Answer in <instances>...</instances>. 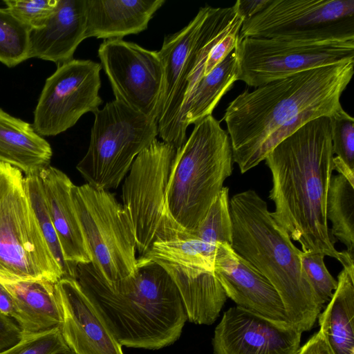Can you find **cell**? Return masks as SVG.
Listing matches in <instances>:
<instances>
[{"mask_svg":"<svg viewBox=\"0 0 354 354\" xmlns=\"http://www.w3.org/2000/svg\"><path fill=\"white\" fill-rule=\"evenodd\" d=\"M353 68L351 60L299 72L246 89L233 100L223 120L241 173L257 166L306 122L342 110L340 97Z\"/></svg>","mask_w":354,"mask_h":354,"instance_id":"6da1fadb","label":"cell"},{"mask_svg":"<svg viewBox=\"0 0 354 354\" xmlns=\"http://www.w3.org/2000/svg\"><path fill=\"white\" fill-rule=\"evenodd\" d=\"M334 157L330 118L322 116L283 139L264 160L272 174L271 216L301 251L334 258L344 267L354 265V257L335 249L326 218Z\"/></svg>","mask_w":354,"mask_h":354,"instance_id":"7a4b0ae2","label":"cell"},{"mask_svg":"<svg viewBox=\"0 0 354 354\" xmlns=\"http://www.w3.org/2000/svg\"><path fill=\"white\" fill-rule=\"evenodd\" d=\"M75 279L122 346L158 350L180 336L187 317L166 270L146 257L134 273L109 283L91 263H78Z\"/></svg>","mask_w":354,"mask_h":354,"instance_id":"3957f363","label":"cell"},{"mask_svg":"<svg viewBox=\"0 0 354 354\" xmlns=\"http://www.w3.org/2000/svg\"><path fill=\"white\" fill-rule=\"evenodd\" d=\"M230 245L274 286L290 324L300 332L313 326L323 307L301 263L300 252L271 216L266 201L248 189L229 200Z\"/></svg>","mask_w":354,"mask_h":354,"instance_id":"277c9868","label":"cell"},{"mask_svg":"<svg viewBox=\"0 0 354 354\" xmlns=\"http://www.w3.org/2000/svg\"><path fill=\"white\" fill-rule=\"evenodd\" d=\"M228 133L212 115L194 124L177 149L165 199L167 212L183 230L192 233L205 218L233 171Z\"/></svg>","mask_w":354,"mask_h":354,"instance_id":"5b68a950","label":"cell"},{"mask_svg":"<svg viewBox=\"0 0 354 354\" xmlns=\"http://www.w3.org/2000/svg\"><path fill=\"white\" fill-rule=\"evenodd\" d=\"M63 272L43 236L21 171L0 162V283L46 279Z\"/></svg>","mask_w":354,"mask_h":354,"instance_id":"8992f818","label":"cell"},{"mask_svg":"<svg viewBox=\"0 0 354 354\" xmlns=\"http://www.w3.org/2000/svg\"><path fill=\"white\" fill-rule=\"evenodd\" d=\"M88 150L76 168L93 187L116 189L137 156L158 135L153 118L114 100L94 113Z\"/></svg>","mask_w":354,"mask_h":354,"instance_id":"52a82bcc","label":"cell"},{"mask_svg":"<svg viewBox=\"0 0 354 354\" xmlns=\"http://www.w3.org/2000/svg\"><path fill=\"white\" fill-rule=\"evenodd\" d=\"M177 149L155 139L133 162L122 191L123 206L131 221L136 250L145 255L153 244L187 236L169 216L166 189Z\"/></svg>","mask_w":354,"mask_h":354,"instance_id":"ba28073f","label":"cell"},{"mask_svg":"<svg viewBox=\"0 0 354 354\" xmlns=\"http://www.w3.org/2000/svg\"><path fill=\"white\" fill-rule=\"evenodd\" d=\"M71 196L91 263L109 283L134 273L136 240L124 206L109 191L73 185Z\"/></svg>","mask_w":354,"mask_h":354,"instance_id":"9c48e42d","label":"cell"},{"mask_svg":"<svg viewBox=\"0 0 354 354\" xmlns=\"http://www.w3.org/2000/svg\"><path fill=\"white\" fill-rule=\"evenodd\" d=\"M237 80L257 87L312 68L354 60V38L299 40L239 38Z\"/></svg>","mask_w":354,"mask_h":354,"instance_id":"30bf717a","label":"cell"},{"mask_svg":"<svg viewBox=\"0 0 354 354\" xmlns=\"http://www.w3.org/2000/svg\"><path fill=\"white\" fill-rule=\"evenodd\" d=\"M354 38L353 0H270L243 22L239 38Z\"/></svg>","mask_w":354,"mask_h":354,"instance_id":"8fae6325","label":"cell"},{"mask_svg":"<svg viewBox=\"0 0 354 354\" xmlns=\"http://www.w3.org/2000/svg\"><path fill=\"white\" fill-rule=\"evenodd\" d=\"M209 6L199 9L183 29L165 36L158 55L162 67V84L156 122L162 141L176 149L186 141L187 129L181 119L188 82L201 63L204 37L202 24Z\"/></svg>","mask_w":354,"mask_h":354,"instance_id":"7c38bea8","label":"cell"},{"mask_svg":"<svg viewBox=\"0 0 354 354\" xmlns=\"http://www.w3.org/2000/svg\"><path fill=\"white\" fill-rule=\"evenodd\" d=\"M101 64L72 59L57 66L44 84L34 111L33 127L43 136H53L73 127L103 102L99 95Z\"/></svg>","mask_w":354,"mask_h":354,"instance_id":"4fadbf2b","label":"cell"},{"mask_svg":"<svg viewBox=\"0 0 354 354\" xmlns=\"http://www.w3.org/2000/svg\"><path fill=\"white\" fill-rule=\"evenodd\" d=\"M97 53L115 100L156 120L162 84L158 51L113 39L104 40Z\"/></svg>","mask_w":354,"mask_h":354,"instance_id":"5bb4252c","label":"cell"},{"mask_svg":"<svg viewBox=\"0 0 354 354\" xmlns=\"http://www.w3.org/2000/svg\"><path fill=\"white\" fill-rule=\"evenodd\" d=\"M301 332L239 306L230 308L214 330V354H296Z\"/></svg>","mask_w":354,"mask_h":354,"instance_id":"9a60e30c","label":"cell"},{"mask_svg":"<svg viewBox=\"0 0 354 354\" xmlns=\"http://www.w3.org/2000/svg\"><path fill=\"white\" fill-rule=\"evenodd\" d=\"M214 272L236 306L280 324H290L283 302L271 283L227 243H217Z\"/></svg>","mask_w":354,"mask_h":354,"instance_id":"2e32d148","label":"cell"},{"mask_svg":"<svg viewBox=\"0 0 354 354\" xmlns=\"http://www.w3.org/2000/svg\"><path fill=\"white\" fill-rule=\"evenodd\" d=\"M63 339L75 354H124L76 279L55 283Z\"/></svg>","mask_w":354,"mask_h":354,"instance_id":"e0dca14e","label":"cell"},{"mask_svg":"<svg viewBox=\"0 0 354 354\" xmlns=\"http://www.w3.org/2000/svg\"><path fill=\"white\" fill-rule=\"evenodd\" d=\"M86 0H57L44 26L30 30V58L36 57L60 65L73 59L85 39Z\"/></svg>","mask_w":354,"mask_h":354,"instance_id":"ac0fdd59","label":"cell"},{"mask_svg":"<svg viewBox=\"0 0 354 354\" xmlns=\"http://www.w3.org/2000/svg\"><path fill=\"white\" fill-rule=\"evenodd\" d=\"M49 215L64 259L73 267L91 262L71 196L74 185L61 170L48 166L39 172Z\"/></svg>","mask_w":354,"mask_h":354,"instance_id":"d6986e66","label":"cell"},{"mask_svg":"<svg viewBox=\"0 0 354 354\" xmlns=\"http://www.w3.org/2000/svg\"><path fill=\"white\" fill-rule=\"evenodd\" d=\"M165 0H86V37L122 39L147 28Z\"/></svg>","mask_w":354,"mask_h":354,"instance_id":"ffe728a7","label":"cell"},{"mask_svg":"<svg viewBox=\"0 0 354 354\" xmlns=\"http://www.w3.org/2000/svg\"><path fill=\"white\" fill-rule=\"evenodd\" d=\"M156 262L166 270L175 283L187 319L196 324H212L227 298L214 270Z\"/></svg>","mask_w":354,"mask_h":354,"instance_id":"44dd1931","label":"cell"},{"mask_svg":"<svg viewBox=\"0 0 354 354\" xmlns=\"http://www.w3.org/2000/svg\"><path fill=\"white\" fill-rule=\"evenodd\" d=\"M55 283L46 279L3 283L12 297L13 318L24 335L59 327L62 316Z\"/></svg>","mask_w":354,"mask_h":354,"instance_id":"7402d4cb","label":"cell"},{"mask_svg":"<svg viewBox=\"0 0 354 354\" xmlns=\"http://www.w3.org/2000/svg\"><path fill=\"white\" fill-rule=\"evenodd\" d=\"M52 154L50 144L31 124L0 109V162L35 174L49 166Z\"/></svg>","mask_w":354,"mask_h":354,"instance_id":"603a6c76","label":"cell"},{"mask_svg":"<svg viewBox=\"0 0 354 354\" xmlns=\"http://www.w3.org/2000/svg\"><path fill=\"white\" fill-rule=\"evenodd\" d=\"M328 302L317 317L320 328L336 354H354V266L343 267Z\"/></svg>","mask_w":354,"mask_h":354,"instance_id":"cb8c5ba5","label":"cell"},{"mask_svg":"<svg viewBox=\"0 0 354 354\" xmlns=\"http://www.w3.org/2000/svg\"><path fill=\"white\" fill-rule=\"evenodd\" d=\"M237 61L232 51L209 73L203 76L186 97L182 109L181 119L187 129L212 115L223 96L237 81Z\"/></svg>","mask_w":354,"mask_h":354,"instance_id":"d4e9b609","label":"cell"},{"mask_svg":"<svg viewBox=\"0 0 354 354\" xmlns=\"http://www.w3.org/2000/svg\"><path fill=\"white\" fill-rule=\"evenodd\" d=\"M326 218L332 223L331 236L344 243L346 251L354 257V185L341 174L330 180Z\"/></svg>","mask_w":354,"mask_h":354,"instance_id":"484cf974","label":"cell"},{"mask_svg":"<svg viewBox=\"0 0 354 354\" xmlns=\"http://www.w3.org/2000/svg\"><path fill=\"white\" fill-rule=\"evenodd\" d=\"M216 248V245L207 243L190 233L183 237L156 242L143 257L156 261L214 270Z\"/></svg>","mask_w":354,"mask_h":354,"instance_id":"4316f807","label":"cell"},{"mask_svg":"<svg viewBox=\"0 0 354 354\" xmlns=\"http://www.w3.org/2000/svg\"><path fill=\"white\" fill-rule=\"evenodd\" d=\"M24 178L30 202L41 233L53 257L62 270L63 278L75 279V267L70 265L64 259L57 232L49 215L39 174L26 175Z\"/></svg>","mask_w":354,"mask_h":354,"instance_id":"83f0119b","label":"cell"},{"mask_svg":"<svg viewBox=\"0 0 354 354\" xmlns=\"http://www.w3.org/2000/svg\"><path fill=\"white\" fill-rule=\"evenodd\" d=\"M30 32L7 8H0V62L14 67L30 59Z\"/></svg>","mask_w":354,"mask_h":354,"instance_id":"f1b7e54d","label":"cell"},{"mask_svg":"<svg viewBox=\"0 0 354 354\" xmlns=\"http://www.w3.org/2000/svg\"><path fill=\"white\" fill-rule=\"evenodd\" d=\"M329 118L334 169L354 185V119L343 109Z\"/></svg>","mask_w":354,"mask_h":354,"instance_id":"f546056e","label":"cell"},{"mask_svg":"<svg viewBox=\"0 0 354 354\" xmlns=\"http://www.w3.org/2000/svg\"><path fill=\"white\" fill-rule=\"evenodd\" d=\"M229 200V188L223 187L204 220L192 234L209 244L227 243L230 245L232 223Z\"/></svg>","mask_w":354,"mask_h":354,"instance_id":"4dcf8cb0","label":"cell"},{"mask_svg":"<svg viewBox=\"0 0 354 354\" xmlns=\"http://www.w3.org/2000/svg\"><path fill=\"white\" fill-rule=\"evenodd\" d=\"M303 270L320 304L329 301L337 286V281L328 272L324 255L321 253L300 252Z\"/></svg>","mask_w":354,"mask_h":354,"instance_id":"1f68e13d","label":"cell"},{"mask_svg":"<svg viewBox=\"0 0 354 354\" xmlns=\"http://www.w3.org/2000/svg\"><path fill=\"white\" fill-rule=\"evenodd\" d=\"M68 349L59 326L24 335L21 339L0 354H56Z\"/></svg>","mask_w":354,"mask_h":354,"instance_id":"d6a6232c","label":"cell"},{"mask_svg":"<svg viewBox=\"0 0 354 354\" xmlns=\"http://www.w3.org/2000/svg\"><path fill=\"white\" fill-rule=\"evenodd\" d=\"M6 8L30 30L41 28L53 12L57 0H6Z\"/></svg>","mask_w":354,"mask_h":354,"instance_id":"836d02e7","label":"cell"},{"mask_svg":"<svg viewBox=\"0 0 354 354\" xmlns=\"http://www.w3.org/2000/svg\"><path fill=\"white\" fill-rule=\"evenodd\" d=\"M242 24L236 26L212 48L205 64L203 76L209 73L234 51L239 39V32Z\"/></svg>","mask_w":354,"mask_h":354,"instance_id":"e575fe53","label":"cell"},{"mask_svg":"<svg viewBox=\"0 0 354 354\" xmlns=\"http://www.w3.org/2000/svg\"><path fill=\"white\" fill-rule=\"evenodd\" d=\"M23 336L19 326L0 312V353L18 343Z\"/></svg>","mask_w":354,"mask_h":354,"instance_id":"d590c367","label":"cell"},{"mask_svg":"<svg viewBox=\"0 0 354 354\" xmlns=\"http://www.w3.org/2000/svg\"><path fill=\"white\" fill-rule=\"evenodd\" d=\"M296 354H336L322 330L315 334L303 346L299 347Z\"/></svg>","mask_w":354,"mask_h":354,"instance_id":"8d00e7d4","label":"cell"},{"mask_svg":"<svg viewBox=\"0 0 354 354\" xmlns=\"http://www.w3.org/2000/svg\"><path fill=\"white\" fill-rule=\"evenodd\" d=\"M270 0H237L234 5L243 21L261 11Z\"/></svg>","mask_w":354,"mask_h":354,"instance_id":"74e56055","label":"cell"},{"mask_svg":"<svg viewBox=\"0 0 354 354\" xmlns=\"http://www.w3.org/2000/svg\"><path fill=\"white\" fill-rule=\"evenodd\" d=\"M0 312L8 317H14L15 305L12 297L1 283H0Z\"/></svg>","mask_w":354,"mask_h":354,"instance_id":"f35d334b","label":"cell"},{"mask_svg":"<svg viewBox=\"0 0 354 354\" xmlns=\"http://www.w3.org/2000/svg\"><path fill=\"white\" fill-rule=\"evenodd\" d=\"M56 354H75V353L68 348L67 350L59 352Z\"/></svg>","mask_w":354,"mask_h":354,"instance_id":"ab89813d","label":"cell"}]
</instances>
